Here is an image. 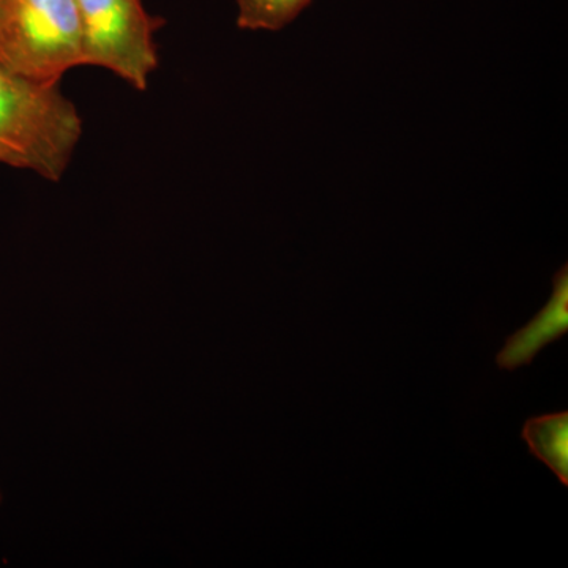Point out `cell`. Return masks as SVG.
I'll return each instance as SVG.
<instances>
[{"mask_svg":"<svg viewBox=\"0 0 568 568\" xmlns=\"http://www.w3.org/2000/svg\"><path fill=\"white\" fill-rule=\"evenodd\" d=\"M81 134L80 112L59 84L0 65V163L61 181Z\"/></svg>","mask_w":568,"mask_h":568,"instance_id":"obj_1","label":"cell"},{"mask_svg":"<svg viewBox=\"0 0 568 568\" xmlns=\"http://www.w3.org/2000/svg\"><path fill=\"white\" fill-rule=\"evenodd\" d=\"M7 10H9V0H0V37H2L3 24H6Z\"/></svg>","mask_w":568,"mask_h":568,"instance_id":"obj_7","label":"cell"},{"mask_svg":"<svg viewBox=\"0 0 568 568\" xmlns=\"http://www.w3.org/2000/svg\"><path fill=\"white\" fill-rule=\"evenodd\" d=\"M235 3L239 28L276 32L297 20L312 0H235Z\"/></svg>","mask_w":568,"mask_h":568,"instance_id":"obj_6","label":"cell"},{"mask_svg":"<svg viewBox=\"0 0 568 568\" xmlns=\"http://www.w3.org/2000/svg\"><path fill=\"white\" fill-rule=\"evenodd\" d=\"M568 332V265L552 276V294L548 304L525 327L511 334L496 355L497 368L517 372L530 365L538 354Z\"/></svg>","mask_w":568,"mask_h":568,"instance_id":"obj_4","label":"cell"},{"mask_svg":"<svg viewBox=\"0 0 568 568\" xmlns=\"http://www.w3.org/2000/svg\"><path fill=\"white\" fill-rule=\"evenodd\" d=\"M0 65L51 84H59L74 67L84 65L77 0H9Z\"/></svg>","mask_w":568,"mask_h":568,"instance_id":"obj_2","label":"cell"},{"mask_svg":"<svg viewBox=\"0 0 568 568\" xmlns=\"http://www.w3.org/2000/svg\"><path fill=\"white\" fill-rule=\"evenodd\" d=\"M0 500H2V496H0Z\"/></svg>","mask_w":568,"mask_h":568,"instance_id":"obj_8","label":"cell"},{"mask_svg":"<svg viewBox=\"0 0 568 568\" xmlns=\"http://www.w3.org/2000/svg\"><path fill=\"white\" fill-rule=\"evenodd\" d=\"M529 454L547 465L564 487H568V413L530 417L521 429Z\"/></svg>","mask_w":568,"mask_h":568,"instance_id":"obj_5","label":"cell"},{"mask_svg":"<svg viewBox=\"0 0 568 568\" xmlns=\"http://www.w3.org/2000/svg\"><path fill=\"white\" fill-rule=\"evenodd\" d=\"M82 29L84 65L102 67L138 91L148 89L159 67L156 18L141 0H77Z\"/></svg>","mask_w":568,"mask_h":568,"instance_id":"obj_3","label":"cell"}]
</instances>
